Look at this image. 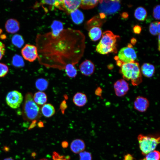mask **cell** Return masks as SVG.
Instances as JSON below:
<instances>
[{
    "instance_id": "5",
    "label": "cell",
    "mask_w": 160,
    "mask_h": 160,
    "mask_svg": "<svg viewBox=\"0 0 160 160\" xmlns=\"http://www.w3.org/2000/svg\"><path fill=\"white\" fill-rule=\"evenodd\" d=\"M139 148L142 153L145 155L156 148L160 142V137L139 135L137 137Z\"/></svg>"
},
{
    "instance_id": "27",
    "label": "cell",
    "mask_w": 160,
    "mask_h": 160,
    "mask_svg": "<svg viewBox=\"0 0 160 160\" xmlns=\"http://www.w3.org/2000/svg\"><path fill=\"white\" fill-rule=\"evenodd\" d=\"M11 41L13 45L19 48H21L24 43L23 36L19 34L14 35L12 37Z\"/></svg>"
},
{
    "instance_id": "25",
    "label": "cell",
    "mask_w": 160,
    "mask_h": 160,
    "mask_svg": "<svg viewBox=\"0 0 160 160\" xmlns=\"http://www.w3.org/2000/svg\"><path fill=\"white\" fill-rule=\"evenodd\" d=\"M98 2V0H81L80 7L84 9H92L97 5Z\"/></svg>"
},
{
    "instance_id": "6",
    "label": "cell",
    "mask_w": 160,
    "mask_h": 160,
    "mask_svg": "<svg viewBox=\"0 0 160 160\" xmlns=\"http://www.w3.org/2000/svg\"><path fill=\"white\" fill-rule=\"evenodd\" d=\"M117 58L123 63H128L135 61L137 55L132 45L129 44L127 47L120 49Z\"/></svg>"
},
{
    "instance_id": "19",
    "label": "cell",
    "mask_w": 160,
    "mask_h": 160,
    "mask_svg": "<svg viewBox=\"0 0 160 160\" xmlns=\"http://www.w3.org/2000/svg\"><path fill=\"white\" fill-rule=\"evenodd\" d=\"M33 98L35 102L37 105H42L45 104L47 100V97L46 94L41 91L36 92Z\"/></svg>"
},
{
    "instance_id": "2",
    "label": "cell",
    "mask_w": 160,
    "mask_h": 160,
    "mask_svg": "<svg viewBox=\"0 0 160 160\" xmlns=\"http://www.w3.org/2000/svg\"><path fill=\"white\" fill-rule=\"evenodd\" d=\"M120 72L124 79L131 81L133 86H137L142 81V75L138 62L123 63L120 66Z\"/></svg>"
},
{
    "instance_id": "33",
    "label": "cell",
    "mask_w": 160,
    "mask_h": 160,
    "mask_svg": "<svg viewBox=\"0 0 160 160\" xmlns=\"http://www.w3.org/2000/svg\"><path fill=\"white\" fill-rule=\"evenodd\" d=\"M80 160H92L91 154L89 152L84 151L79 153Z\"/></svg>"
},
{
    "instance_id": "32",
    "label": "cell",
    "mask_w": 160,
    "mask_h": 160,
    "mask_svg": "<svg viewBox=\"0 0 160 160\" xmlns=\"http://www.w3.org/2000/svg\"><path fill=\"white\" fill-rule=\"evenodd\" d=\"M53 160H69L70 157L69 156H64L60 155L58 153L54 152L52 154Z\"/></svg>"
},
{
    "instance_id": "23",
    "label": "cell",
    "mask_w": 160,
    "mask_h": 160,
    "mask_svg": "<svg viewBox=\"0 0 160 160\" xmlns=\"http://www.w3.org/2000/svg\"><path fill=\"white\" fill-rule=\"evenodd\" d=\"M52 31L50 32L54 36L58 35L63 29V23L58 20L54 21L51 25Z\"/></svg>"
},
{
    "instance_id": "36",
    "label": "cell",
    "mask_w": 160,
    "mask_h": 160,
    "mask_svg": "<svg viewBox=\"0 0 160 160\" xmlns=\"http://www.w3.org/2000/svg\"><path fill=\"white\" fill-rule=\"evenodd\" d=\"M141 28L139 25H136L133 28L134 32L137 34H140L141 31Z\"/></svg>"
},
{
    "instance_id": "12",
    "label": "cell",
    "mask_w": 160,
    "mask_h": 160,
    "mask_svg": "<svg viewBox=\"0 0 160 160\" xmlns=\"http://www.w3.org/2000/svg\"><path fill=\"white\" fill-rule=\"evenodd\" d=\"M79 68L82 74L86 76H89L94 73L95 66L91 61L86 60L80 64Z\"/></svg>"
},
{
    "instance_id": "3",
    "label": "cell",
    "mask_w": 160,
    "mask_h": 160,
    "mask_svg": "<svg viewBox=\"0 0 160 160\" xmlns=\"http://www.w3.org/2000/svg\"><path fill=\"white\" fill-rule=\"evenodd\" d=\"M102 37L96 47V51L103 55L111 52L116 53L117 52L116 42L119 36L114 34L110 31H104Z\"/></svg>"
},
{
    "instance_id": "34",
    "label": "cell",
    "mask_w": 160,
    "mask_h": 160,
    "mask_svg": "<svg viewBox=\"0 0 160 160\" xmlns=\"http://www.w3.org/2000/svg\"><path fill=\"white\" fill-rule=\"evenodd\" d=\"M160 5L156 6L153 8V16L156 19H160Z\"/></svg>"
},
{
    "instance_id": "44",
    "label": "cell",
    "mask_w": 160,
    "mask_h": 160,
    "mask_svg": "<svg viewBox=\"0 0 160 160\" xmlns=\"http://www.w3.org/2000/svg\"><path fill=\"white\" fill-rule=\"evenodd\" d=\"M2 32V29H1L0 28V34Z\"/></svg>"
},
{
    "instance_id": "7",
    "label": "cell",
    "mask_w": 160,
    "mask_h": 160,
    "mask_svg": "<svg viewBox=\"0 0 160 160\" xmlns=\"http://www.w3.org/2000/svg\"><path fill=\"white\" fill-rule=\"evenodd\" d=\"M99 1L100 3L99 10L103 14L109 15L115 13L120 7L119 1L101 0Z\"/></svg>"
},
{
    "instance_id": "35",
    "label": "cell",
    "mask_w": 160,
    "mask_h": 160,
    "mask_svg": "<svg viewBox=\"0 0 160 160\" xmlns=\"http://www.w3.org/2000/svg\"><path fill=\"white\" fill-rule=\"evenodd\" d=\"M5 47L4 44L0 41V60H1L5 54Z\"/></svg>"
},
{
    "instance_id": "14",
    "label": "cell",
    "mask_w": 160,
    "mask_h": 160,
    "mask_svg": "<svg viewBox=\"0 0 160 160\" xmlns=\"http://www.w3.org/2000/svg\"><path fill=\"white\" fill-rule=\"evenodd\" d=\"M5 27L6 31L8 33L12 34L15 33L20 29V23L16 19H9L6 21Z\"/></svg>"
},
{
    "instance_id": "39",
    "label": "cell",
    "mask_w": 160,
    "mask_h": 160,
    "mask_svg": "<svg viewBox=\"0 0 160 160\" xmlns=\"http://www.w3.org/2000/svg\"><path fill=\"white\" fill-rule=\"evenodd\" d=\"M131 43L133 44H135L136 42V40L134 38H132L131 41Z\"/></svg>"
},
{
    "instance_id": "1",
    "label": "cell",
    "mask_w": 160,
    "mask_h": 160,
    "mask_svg": "<svg viewBox=\"0 0 160 160\" xmlns=\"http://www.w3.org/2000/svg\"><path fill=\"white\" fill-rule=\"evenodd\" d=\"M38 59L51 66L75 64L84 54L85 37L80 31L63 29L57 35L50 32L37 35L36 39Z\"/></svg>"
},
{
    "instance_id": "17",
    "label": "cell",
    "mask_w": 160,
    "mask_h": 160,
    "mask_svg": "<svg viewBox=\"0 0 160 160\" xmlns=\"http://www.w3.org/2000/svg\"><path fill=\"white\" fill-rule=\"evenodd\" d=\"M73 101L74 103L78 107L84 106L87 101V98L86 95L83 93L78 92L73 96Z\"/></svg>"
},
{
    "instance_id": "20",
    "label": "cell",
    "mask_w": 160,
    "mask_h": 160,
    "mask_svg": "<svg viewBox=\"0 0 160 160\" xmlns=\"http://www.w3.org/2000/svg\"><path fill=\"white\" fill-rule=\"evenodd\" d=\"M55 109L54 106L51 104L47 103L43 105L41 108V112L45 117H50L55 113Z\"/></svg>"
},
{
    "instance_id": "15",
    "label": "cell",
    "mask_w": 160,
    "mask_h": 160,
    "mask_svg": "<svg viewBox=\"0 0 160 160\" xmlns=\"http://www.w3.org/2000/svg\"><path fill=\"white\" fill-rule=\"evenodd\" d=\"M140 69L142 75L148 78L151 77L154 75L155 71V66L148 63H143Z\"/></svg>"
},
{
    "instance_id": "42",
    "label": "cell",
    "mask_w": 160,
    "mask_h": 160,
    "mask_svg": "<svg viewBox=\"0 0 160 160\" xmlns=\"http://www.w3.org/2000/svg\"><path fill=\"white\" fill-rule=\"evenodd\" d=\"M3 160H14L11 157H8L4 159Z\"/></svg>"
},
{
    "instance_id": "31",
    "label": "cell",
    "mask_w": 160,
    "mask_h": 160,
    "mask_svg": "<svg viewBox=\"0 0 160 160\" xmlns=\"http://www.w3.org/2000/svg\"><path fill=\"white\" fill-rule=\"evenodd\" d=\"M9 68L5 64L0 63V78L3 77L8 73Z\"/></svg>"
},
{
    "instance_id": "18",
    "label": "cell",
    "mask_w": 160,
    "mask_h": 160,
    "mask_svg": "<svg viewBox=\"0 0 160 160\" xmlns=\"http://www.w3.org/2000/svg\"><path fill=\"white\" fill-rule=\"evenodd\" d=\"M88 34L92 41H96L101 38L102 35V31L99 26H93L89 29Z\"/></svg>"
},
{
    "instance_id": "9",
    "label": "cell",
    "mask_w": 160,
    "mask_h": 160,
    "mask_svg": "<svg viewBox=\"0 0 160 160\" xmlns=\"http://www.w3.org/2000/svg\"><path fill=\"white\" fill-rule=\"evenodd\" d=\"M21 53L25 60L30 62L34 61L38 57L36 47L30 44H25L22 49Z\"/></svg>"
},
{
    "instance_id": "11",
    "label": "cell",
    "mask_w": 160,
    "mask_h": 160,
    "mask_svg": "<svg viewBox=\"0 0 160 160\" xmlns=\"http://www.w3.org/2000/svg\"><path fill=\"white\" fill-rule=\"evenodd\" d=\"M149 105L148 100L146 97L142 96L137 97L134 102V107L135 109L141 112L146 111Z\"/></svg>"
},
{
    "instance_id": "21",
    "label": "cell",
    "mask_w": 160,
    "mask_h": 160,
    "mask_svg": "<svg viewBox=\"0 0 160 160\" xmlns=\"http://www.w3.org/2000/svg\"><path fill=\"white\" fill-rule=\"evenodd\" d=\"M72 20L73 22L77 24L81 23L84 19L82 12L80 10L77 9L70 13Z\"/></svg>"
},
{
    "instance_id": "8",
    "label": "cell",
    "mask_w": 160,
    "mask_h": 160,
    "mask_svg": "<svg viewBox=\"0 0 160 160\" xmlns=\"http://www.w3.org/2000/svg\"><path fill=\"white\" fill-rule=\"evenodd\" d=\"M23 100L22 94L17 90L9 92L6 97V102L7 105L12 108L16 109L20 107Z\"/></svg>"
},
{
    "instance_id": "4",
    "label": "cell",
    "mask_w": 160,
    "mask_h": 160,
    "mask_svg": "<svg viewBox=\"0 0 160 160\" xmlns=\"http://www.w3.org/2000/svg\"><path fill=\"white\" fill-rule=\"evenodd\" d=\"M40 108L35 102L32 94L28 92L25 95L23 108V116L28 121H36L41 116Z\"/></svg>"
},
{
    "instance_id": "43",
    "label": "cell",
    "mask_w": 160,
    "mask_h": 160,
    "mask_svg": "<svg viewBox=\"0 0 160 160\" xmlns=\"http://www.w3.org/2000/svg\"><path fill=\"white\" fill-rule=\"evenodd\" d=\"M39 160H48L46 159L43 158V159H41Z\"/></svg>"
},
{
    "instance_id": "24",
    "label": "cell",
    "mask_w": 160,
    "mask_h": 160,
    "mask_svg": "<svg viewBox=\"0 0 160 160\" xmlns=\"http://www.w3.org/2000/svg\"><path fill=\"white\" fill-rule=\"evenodd\" d=\"M74 65L72 63H68L64 67L65 72L69 78H75L77 75V71Z\"/></svg>"
},
{
    "instance_id": "13",
    "label": "cell",
    "mask_w": 160,
    "mask_h": 160,
    "mask_svg": "<svg viewBox=\"0 0 160 160\" xmlns=\"http://www.w3.org/2000/svg\"><path fill=\"white\" fill-rule=\"evenodd\" d=\"M81 0H63L62 8L71 13L80 7Z\"/></svg>"
},
{
    "instance_id": "30",
    "label": "cell",
    "mask_w": 160,
    "mask_h": 160,
    "mask_svg": "<svg viewBox=\"0 0 160 160\" xmlns=\"http://www.w3.org/2000/svg\"><path fill=\"white\" fill-rule=\"evenodd\" d=\"M160 156L159 151L154 150L146 155L144 158L140 160H159Z\"/></svg>"
},
{
    "instance_id": "29",
    "label": "cell",
    "mask_w": 160,
    "mask_h": 160,
    "mask_svg": "<svg viewBox=\"0 0 160 160\" xmlns=\"http://www.w3.org/2000/svg\"><path fill=\"white\" fill-rule=\"evenodd\" d=\"M12 63L15 67L20 68L24 65V62L22 57L18 55H15L12 59Z\"/></svg>"
},
{
    "instance_id": "40",
    "label": "cell",
    "mask_w": 160,
    "mask_h": 160,
    "mask_svg": "<svg viewBox=\"0 0 160 160\" xmlns=\"http://www.w3.org/2000/svg\"><path fill=\"white\" fill-rule=\"evenodd\" d=\"M158 50L160 51V34L158 35Z\"/></svg>"
},
{
    "instance_id": "26",
    "label": "cell",
    "mask_w": 160,
    "mask_h": 160,
    "mask_svg": "<svg viewBox=\"0 0 160 160\" xmlns=\"http://www.w3.org/2000/svg\"><path fill=\"white\" fill-rule=\"evenodd\" d=\"M49 85L48 81L44 78L38 79L36 81L35 86L36 88L40 91L46 90L48 87Z\"/></svg>"
},
{
    "instance_id": "37",
    "label": "cell",
    "mask_w": 160,
    "mask_h": 160,
    "mask_svg": "<svg viewBox=\"0 0 160 160\" xmlns=\"http://www.w3.org/2000/svg\"><path fill=\"white\" fill-rule=\"evenodd\" d=\"M133 159L134 158L132 155L127 154L124 156V160H133Z\"/></svg>"
},
{
    "instance_id": "10",
    "label": "cell",
    "mask_w": 160,
    "mask_h": 160,
    "mask_svg": "<svg viewBox=\"0 0 160 160\" xmlns=\"http://www.w3.org/2000/svg\"><path fill=\"white\" fill-rule=\"evenodd\" d=\"M115 93L118 97H122L125 95L129 90L128 83L124 79L117 80L113 84Z\"/></svg>"
},
{
    "instance_id": "28",
    "label": "cell",
    "mask_w": 160,
    "mask_h": 160,
    "mask_svg": "<svg viewBox=\"0 0 160 160\" xmlns=\"http://www.w3.org/2000/svg\"><path fill=\"white\" fill-rule=\"evenodd\" d=\"M160 22L155 21L151 23L149 26V31L153 35L156 36L160 34Z\"/></svg>"
},
{
    "instance_id": "41",
    "label": "cell",
    "mask_w": 160,
    "mask_h": 160,
    "mask_svg": "<svg viewBox=\"0 0 160 160\" xmlns=\"http://www.w3.org/2000/svg\"><path fill=\"white\" fill-rule=\"evenodd\" d=\"M0 38L2 39H4L6 38V36L4 34L1 35L0 36Z\"/></svg>"
},
{
    "instance_id": "38",
    "label": "cell",
    "mask_w": 160,
    "mask_h": 160,
    "mask_svg": "<svg viewBox=\"0 0 160 160\" xmlns=\"http://www.w3.org/2000/svg\"><path fill=\"white\" fill-rule=\"evenodd\" d=\"M62 146L63 148L66 147L68 145V143L67 142L64 141L62 143Z\"/></svg>"
},
{
    "instance_id": "22",
    "label": "cell",
    "mask_w": 160,
    "mask_h": 160,
    "mask_svg": "<svg viewBox=\"0 0 160 160\" xmlns=\"http://www.w3.org/2000/svg\"><path fill=\"white\" fill-rule=\"evenodd\" d=\"M134 15L135 18L138 20L143 21L147 17V12L144 8L140 7L135 10Z\"/></svg>"
},
{
    "instance_id": "16",
    "label": "cell",
    "mask_w": 160,
    "mask_h": 160,
    "mask_svg": "<svg viewBox=\"0 0 160 160\" xmlns=\"http://www.w3.org/2000/svg\"><path fill=\"white\" fill-rule=\"evenodd\" d=\"M85 145L84 141L79 139L73 141L71 143L70 148L71 151L75 153L82 152L85 149Z\"/></svg>"
}]
</instances>
